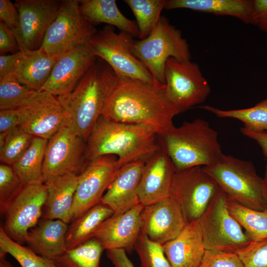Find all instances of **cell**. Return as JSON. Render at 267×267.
Segmentation results:
<instances>
[{
  "label": "cell",
  "mask_w": 267,
  "mask_h": 267,
  "mask_svg": "<svg viewBox=\"0 0 267 267\" xmlns=\"http://www.w3.org/2000/svg\"><path fill=\"white\" fill-rule=\"evenodd\" d=\"M162 246L173 267H199L206 249L198 221L187 223L176 237Z\"/></svg>",
  "instance_id": "22"
},
{
  "label": "cell",
  "mask_w": 267,
  "mask_h": 267,
  "mask_svg": "<svg viewBox=\"0 0 267 267\" xmlns=\"http://www.w3.org/2000/svg\"><path fill=\"white\" fill-rule=\"evenodd\" d=\"M12 167L0 165V211L4 214L8 206L24 187Z\"/></svg>",
  "instance_id": "38"
},
{
  "label": "cell",
  "mask_w": 267,
  "mask_h": 267,
  "mask_svg": "<svg viewBox=\"0 0 267 267\" xmlns=\"http://www.w3.org/2000/svg\"><path fill=\"white\" fill-rule=\"evenodd\" d=\"M113 215L101 202L70 222L66 235L67 250L74 248L93 238L101 224Z\"/></svg>",
  "instance_id": "28"
},
{
  "label": "cell",
  "mask_w": 267,
  "mask_h": 267,
  "mask_svg": "<svg viewBox=\"0 0 267 267\" xmlns=\"http://www.w3.org/2000/svg\"><path fill=\"white\" fill-rule=\"evenodd\" d=\"M47 194L44 183L24 186L3 214L1 226L10 238L21 245L25 243L28 232L42 218Z\"/></svg>",
  "instance_id": "14"
},
{
  "label": "cell",
  "mask_w": 267,
  "mask_h": 267,
  "mask_svg": "<svg viewBox=\"0 0 267 267\" xmlns=\"http://www.w3.org/2000/svg\"><path fill=\"white\" fill-rule=\"evenodd\" d=\"M199 267H244L236 253L205 251Z\"/></svg>",
  "instance_id": "40"
},
{
  "label": "cell",
  "mask_w": 267,
  "mask_h": 267,
  "mask_svg": "<svg viewBox=\"0 0 267 267\" xmlns=\"http://www.w3.org/2000/svg\"><path fill=\"white\" fill-rule=\"evenodd\" d=\"M263 178V181H264L265 192V194L266 196V199L267 200V163L266 166L264 177Z\"/></svg>",
  "instance_id": "49"
},
{
  "label": "cell",
  "mask_w": 267,
  "mask_h": 267,
  "mask_svg": "<svg viewBox=\"0 0 267 267\" xmlns=\"http://www.w3.org/2000/svg\"><path fill=\"white\" fill-rule=\"evenodd\" d=\"M227 207L251 241L267 239V210L252 209L228 199Z\"/></svg>",
  "instance_id": "31"
},
{
  "label": "cell",
  "mask_w": 267,
  "mask_h": 267,
  "mask_svg": "<svg viewBox=\"0 0 267 267\" xmlns=\"http://www.w3.org/2000/svg\"><path fill=\"white\" fill-rule=\"evenodd\" d=\"M140 262V267H173L162 245L152 241L140 233L134 246Z\"/></svg>",
  "instance_id": "37"
},
{
  "label": "cell",
  "mask_w": 267,
  "mask_h": 267,
  "mask_svg": "<svg viewBox=\"0 0 267 267\" xmlns=\"http://www.w3.org/2000/svg\"><path fill=\"white\" fill-rule=\"evenodd\" d=\"M0 20L16 33L19 28V14L15 6L9 0H0Z\"/></svg>",
  "instance_id": "41"
},
{
  "label": "cell",
  "mask_w": 267,
  "mask_h": 267,
  "mask_svg": "<svg viewBox=\"0 0 267 267\" xmlns=\"http://www.w3.org/2000/svg\"><path fill=\"white\" fill-rule=\"evenodd\" d=\"M253 25L267 33V0H254Z\"/></svg>",
  "instance_id": "44"
},
{
  "label": "cell",
  "mask_w": 267,
  "mask_h": 267,
  "mask_svg": "<svg viewBox=\"0 0 267 267\" xmlns=\"http://www.w3.org/2000/svg\"><path fill=\"white\" fill-rule=\"evenodd\" d=\"M79 6L77 0H62L40 46L51 58L57 60L72 49L87 44L97 32L83 17Z\"/></svg>",
  "instance_id": "10"
},
{
  "label": "cell",
  "mask_w": 267,
  "mask_h": 267,
  "mask_svg": "<svg viewBox=\"0 0 267 267\" xmlns=\"http://www.w3.org/2000/svg\"><path fill=\"white\" fill-rule=\"evenodd\" d=\"M227 199L219 188L197 220L206 250L236 253L251 241L229 212Z\"/></svg>",
  "instance_id": "8"
},
{
  "label": "cell",
  "mask_w": 267,
  "mask_h": 267,
  "mask_svg": "<svg viewBox=\"0 0 267 267\" xmlns=\"http://www.w3.org/2000/svg\"><path fill=\"white\" fill-rule=\"evenodd\" d=\"M62 0H16L19 24L14 33L20 50L41 46L48 28L58 14Z\"/></svg>",
  "instance_id": "15"
},
{
  "label": "cell",
  "mask_w": 267,
  "mask_h": 267,
  "mask_svg": "<svg viewBox=\"0 0 267 267\" xmlns=\"http://www.w3.org/2000/svg\"><path fill=\"white\" fill-rule=\"evenodd\" d=\"M47 142L34 137L27 150L11 166L25 186L44 183L43 164Z\"/></svg>",
  "instance_id": "29"
},
{
  "label": "cell",
  "mask_w": 267,
  "mask_h": 267,
  "mask_svg": "<svg viewBox=\"0 0 267 267\" xmlns=\"http://www.w3.org/2000/svg\"><path fill=\"white\" fill-rule=\"evenodd\" d=\"M199 108L219 118L235 119L243 124V128L250 131L267 132V97L253 107L237 109L223 110L205 105Z\"/></svg>",
  "instance_id": "30"
},
{
  "label": "cell",
  "mask_w": 267,
  "mask_h": 267,
  "mask_svg": "<svg viewBox=\"0 0 267 267\" xmlns=\"http://www.w3.org/2000/svg\"><path fill=\"white\" fill-rule=\"evenodd\" d=\"M158 136L162 137L160 147L168 155L176 170L208 166L223 153L218 133L201 119L184 122Z\"/></svg>",
  "instance_id": "4"
},
{
  "label": "cell",
  "mask_w": 267,
  "mask_h": 267,
  "mask_svg": "<svg viewBox=\"0 0 267 267\" xmlns=\"http://www.w3.org/2000/svg\"><path fill=\"white\" fill-rule=\"evenodd\" d=\"M254 0H168L164 9L186 8L235 17L253 25Z\"/></svg>",
  "instance_id": "26"
},
{
  "label": "cell",
  "mask_w": 267,
  "mask_h": 267,
  "mask_svg": "<svg viewBox=\"0 0 267 267\" xmlns=\"http://www.w3.org/2000/svg\"><path fill=\"white\" fill-rule=\"evenodd\" d=\"M144 208L139 203L123 214L113 215L101 224L93 238L104 250L121 249L131 251L141 233Z\"/></svg>",
  "instance_id": "20"
},
{
  "label": "cell",
  "mask_w": 267,
  "mask_h": 267,
  "mask_svg": "<svg viewBox=\"0 0 267 267\" xmlns=\"http://www.w3.org/2000/svg\"><path fill=\"white\" fill-rule=\"evenodd\" d=\"M22 127L34 137L49 140L62 127L66 113L57 96L39 91L24 106L19 108Z\"/></svg>",
  "instance_id": "16"
},
{
  "label": "cell",
  "mask_w": 267,
  "mask_h": 267,
  "mask_svg": "<svg viewBox=\"0 0 267 267\" xmlns=\"http://www.w3.org/2000/svg\"><path fill=\"white\" fill-rule=\"evenodd\" d=\"M104 248L94 238L67 250L54 260L57 267H99Z\"/></svg>",
  "instance_id": "32"
},
{
  "label": "cell",
  "mask_w": 267,
  "mask_h": 267,
  "mask_svg": "<svg viewBox=\"0 0 267 267\" xmlns=\"http://www.w3.org/2000/svg\"><path fill=\"white\" fill-rule=\"evenodd\" d=\"M96 60L87 44L72 49L57 60L40 91L57 97L71 92Z\"/></svg>",
  "instance_id": "17"
},
{
  "label": "cell",
  "mask_w": 267,
  "mask_h": 267,
  "mask_svg": "<svg viewBox=\"0 0 267 267\" xmlns=\"http://www.w3.org/2000/svg\"><path fill=\"white\" fill-rule=\"evenodd\" d=\"M186 223L179 205L170 196L144 207L141 232L152 241L163 245L176 237Z\"/></svg>",
  "instance_id": "18"
},
{
  "label": "cell",
  "mask_w": 267,
  "mask_h": 267,
  "mask_svg": "<svg viewBox=\"0 0 267 267\" xmlns=\"http://www.w3.org/2000/svg\"><path fill=\"white\" fill-rule=\"evenodd\" d=\"M19 51L13 54L0 55V76L9 74L11 68L18 57Z\"/></svg>",
  "instance_id": "47"
},
{
  "label": "cell",
  "mask_w": 267,
  "mask_h": 267,
  "mask_svg": "<svg viewBox=\"0 0 267 267\" xmlns=\"http://www.w3.org/2000/svg\"><path fill=\"white\" fill-rule=\"evenodd\" d=\"M158 134L151 127L109 121L101 116L86 142L88 161L106 155H114L120 166L146 161L160 149Z\"/></svg>",
  "instance_id": "2"
},
{
  "label": "cell",
  "mask_w": 267,
  "mask_h": 267,
  "mask_svg": "<svg viewBox=\"0 0 267 267\" xmlns=\"http://www.w3.org/2000/svg\"><path fill=\"white\" fill-rule=\"evenodd\" d=\"M176 171L171 159L160 147L145 162L138 188L140 203L145 207L170 196Z\"/></svg>",
  "instance_id": "19"
},
{
  "label": "cell",
  "mask_w": 267,
  "mask_h": 267,
  "mask_svg": "<svg viewBox=\"0 0 267 267\" xmlns=\"http://www.w3.org/2000/svg\"><path fill=\"white\" fill-rule=\"evenodd\" d=\"M203 168L228 199L252 209L267 210L263 178L251 162L222 153Z\"/></svg>",
  "instance_id": "5"
},
{
  "label": "cell",
  "mask_w": 267,
  "mask_h": 267,
  "mask_svg": "<svg viewBox=\"0 0 267 267\" xmlns=\"http://www.w3.org/2000/svg\"><path fill=\"white\" fill-rule=\"evenodd\" d=\"M38 91L22 85L10 74L0 76V110L22 107Z\"/></svg>",
  "instance_id": "34"
},
{
  "label": "cell",
  "mask_w": 267,
  "mask_h": 267,
  "mask_svg": "<svg viewBox=\"0 0 267 267\" xmlns=\"http://www.w3.org/2000/svg\"><path fill=\"white\" fill-rule=\"evenodd\" d=\"M121 167L114 155L103 156L89 161L78 175L71 222L100 202Z\"/></svg>",
  "instance_id": "13"
},
{
  "label": "cell",
  "mask_w": 267,
  "mask_h": 267,
  "mask_svg": "<svg viewBox=\"0 0 267 267\" xmlns=\"http://www.w3.org/2000/svg\"><path fill=\"white\" fill-rule=\"evenodd\" d=\"M219 189L203 167L197 166L176 171L170 196L179 205L188 223L200 218Z\"/></svg>",
  "instance_id": "12"
},
{
  "label": "cell",
  "mask_w": 267,
  "mask_h": 267,
  "mask_svg": "<svg viewBox=\"0 0 267 267\" xmlns=\"http://www.w3.org/2000/svg\"><path fill=\"white\" fill-rule=\"evenodd\" d=\"M22 117L19 108L0 110V134L21 127Z\"/></svg>",
  "instance_id": "43"
},
{
  "label": "cell",
  "mask_w": 267,
  "mask_h": 267,
  "mask_svg": "<svg viewBox=\"0 0 267 267\" xmlns=\"http://www.w3.org/2000/svg\"><path fill=\"white\" fill-rule=\"evenodd\" d=\"M240 131L243 134L255 141L261 147L264 157L267 158V132H254L243 127L241 128Z\"/></svg>",
  "instance_id": "46"
},
{
  "label": "cell",
  "mask_w": 267,
  "mask_h": 267,
  "mask_svg": "<svg viewBox=\"0 0 267 267\" xmlns=\"http://www.w3.org/2000/svg\"><path fill=\"white\" fill-rule=\"evenodd\" d=\"M132 52L154 79L163 85L166 63L170 58L180 61L191 58L189 45L181 32L165 16L161 17L146 38L134 41Z\"/></svg>",
  "instance_id": "7"
},
{
  "label": "cell",
  "mask_w": 267,
  "mask_h": 267,
  "mask_svg": "<svg viewBox=\"0 0 267 267\" xmlns=\"http://www.w3.org/2000/svg\"><path fill=\"white\" fill-rule=\"evenodd\" d=\"M0 253L10 254L21 267H57L54 260L40 256L10 238L0 227Z\"/></svg>",
  "instance_id": "36"
},
{
  "label": "cell",
  "mask_w": 267,
  "mask_h": 267,
  "mask_svg": "<svg viewBox=\"0 0 267 267\" xmlns=\"http://www.w3.org/2000/svg\"><path fill=\"white\" fill-rule=\"evenodd\" d=\"M145 161L122 166L100 202L109 207L114 215L123 214L140 203L138 188Z\"/></svg>",
  "instance_id": "21"
},
{
  "label": "cell",
  "mask_w": 267,
  "mask_h": 267,
  "mask_svg": "<svg viewBox=\"0 0 267 267\" xmlns=\"http://www.w3.org/2000/svg\"><path fill=\"white\" fill-rule=\"evenodd\" d=\"M266 47H267V40H266Z\"/></svg>",
  "instance_id": "50"
},
{
  "label": "cell",
  "mask_w": 267,
  "mask_h": 267,
  "mask_svg": "<svg viewBox=\"0 0 267 267\" xmlns=\"http://www.w3.org/2000/svg\"><path fill=\"white\" fill-rule=\"evenodd\" d=\"M80 10L85 19L91 25L106 23L138 37L136 22L125 16L119 9L115 0H79Z\"/></svg>",
  "instance_id": "27"
},
{
  "label": "cell",
  "mask_w": 267,
  "mask_h": 267,
  "mask_svg": "<svg viewBox=\"0 0 267 267\" xmlns=\"http://www.w3.org/2000/svg\"><path fill=\"white\" fill-rule=\"evenodd\" d=\"M68 224L60 220L41 218L27 234L25 243L36 254L55 260L67 250Z\"/></svg>",
  "instance_id": "23"
},
{
  "label": "cell",
  "mask_w": 267,
  "mask_h": 267,
  "mask_svg": "<svg viewBox=\"0 0 267 267\" xmlns=\"http://www.w3.org/2000/svg\"><path fill=\"white\" fill-rule=\"evenodd\" d=\"M136 19L138 29V38H146L157 24L164 9L166 0H125Z\"/></svg>",
  "instance_id": "33"
},
{
  "label": "cell",
  "mask_w": 267,
  "mask_h": 267,
  "mask_svg": "<svg viewBox=\"0 0 267 267\" xmlns=\"http://www.w3.org/2000/svg\"><path fill=\"white\" fill-rule=\"evenodd\" d=\"M236 253L244 267H267V239L252 241Z\"/></svg>",
  "instance_id": "39"
},
{
  "label": "cell",
  "mask_w": 267,
  "mask_h": 267,
  "mask_svg": "<svg viewBox=\"0 0 267 267\" xmlns=\"http://www.w3.org/2000/svg\"><path fill=\"white\" fill-rule=\"evenodd\" d=\"M56 61L40 47L36 50H20L9 74L22 85L40 91Z\"/></svg>",
  "instance_id": "24"
},
{
  "label": "cell",
  "mask_w": 267,
  "mask_h": 267,
  "mask_svg": "<svg viewBox=\"0 0 267 267\" xmlns=\"http://www.w3.org/2000/svg\"><path fill=\"white\" fill-rule=\"evenodd\" d=\"M133 38L125 32L117 33L114 27L107 25L97 31L87 45L96 57L104 61L111 68L118 78L139 81L164 90L165 85L155 80L132 53Z\"/></svg>",
  "instance_id": "6"
},
{
  "label": "cell",
  "mask_w": 267,
  "mask_h": 267,
  "mask_svg": "<svg viewBox=\"0 0 267 267\" xmlns=\"http://www.w3.org/2000/svg\"><path fill=\"white\" fill-rule=\"evenodd\" d=\"M210 92L209 84L196 63L173 57L167 61L163 93L179 113L204 102Z\"/></svg>",
  "instance_id": "9"
},
{
  "label": "cell",
  "mask_w": 267,
  "mask_h": 267,
  "mask_svg": "<svg viewBox=\"0 0 267 267\" xmlns=\"http://www.w3.org/2000/svg\"><path fill=\"white\" fill-rule=\"evenodd\" d=\"M163 91L139 81L117 78L101 116L115 122L146 125L163 135L175 127L173 119L179 114Z\"/></svg>",
  "instance_id": "1"
},
{
  "label": "cell",
  "mask_w": 267,
  "mask_h": 267,
  "mask_svg": "<svg viewBox=\"0 0 267 267\" xmlns=\"http://www.w3.org/2000/svg\"><path fill=\"white\" fill-rule=\"evenodd\" d=\"M106 251L107 256L114 267H134L125 250L113 249Z\"/></svg>",
  "instance_id": "45"
},
{
  "label": "cell",
  "mask_w": 267,
  "mask_h": 267,
  "mask_svg": "<svg viewBox=\"0 0 267 267\" xmlns=\"http://www.w3.org/2000/svg\"><path fill=\"white\" fill-rule=\"evenodd\" d=\"M34 137L21 127L0 134V162L12 166L30 146Z\"/></svg>",
  "instance_id": "35"
},
{
  "label": "cell",
  "mask_w": 267,
  "mask_h": 267,
  "mask_svg": "<svg viewBox=\"0 0 267 267\" xmlns=\"http://www.w3.org/2000/svg\"><path fill=\"white\" fill-rule=\"evenodd\" d=\"M78 182V175L69 174L58 177L45 183L47 194L42 218L60 220L70 223Z\"/></svg>",
  "instance_id": "25"
},
{
  "label": "cell",
  "mask_w": 267,
  "mask_h": 267,
  "mask_svg": "<svg viewBox=\"0 0 267 267\" xmlns=\"http://www.w3.org/2000/svg\"><path fill=\"white\" fill-rule=\"evenodd\" d=\"M101 59L96 60L72 91L57 96L66 121L86 142L117 80L111 68Z\"/></svg>",
  "instance_id": "3"
},
{
  "label": "cell",
  "mask_w": 267,
  "mask_h": 267,
  "mask_svg": "<svg viewBox=\"0 0 267 267\" xmlns=\"http://www.w3.org/2000/svg\"><path fill=\"white\" fill-rule=\"evenodd\" d=\"M86 141L66 121L48 140L43 164L44 183L69 174L79 175L89 163L86 157Z\"/></svg>",
  "instance_id": "11"
},
{
  "label": "cell",
  "mask_w": 267,
  "mask_h": 267,
  "mask_svg": "<svg viewBox=\"0 0 267 267\" xmlns=\"http://www.w3.org/2000/svg\"><path fill=\"white\" fill-rule=\"evenodd\" d=\"M6 254L0 253V267H13L6 260Z\"/></svg>",
  "instance_id": "48"
},
{
  "label": "cell",
  "mask_w": 267,
  "mask_h": 267,
  "mask_svg": "<svg viewBox=\"0 0 267 267\" xmlns=\"http://www.w3.org/2000/svg\"><path fill=\"white\" fill-rule=\"evenodd\" d=\"M20 51V48L13 31L5 24L0 22V55L11 54Z\"/></svg>",
  "instance_id": "42"
}]
</instances>
